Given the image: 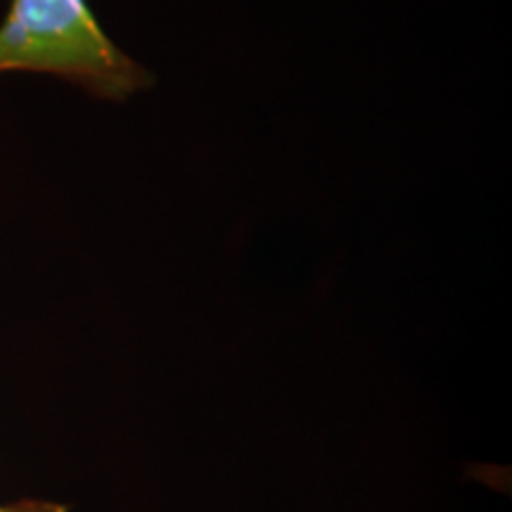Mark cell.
<instances>
[{
	"label": "cell",
	"instance_id": "6da1fadb",
	"mask_svg": "<svg viewBox=\"0 0 512 512\" xmlns=\"http://www.w3.org/2000/svg\"><path fill=\"white\" fill-rule=\"evenodd\" d=\"M53 74L107 100L150 76L102 31L86 0H12L0 24V74Z\"/></svg>",
	"mask_w": 512,
	"mask_h": 512
},
{
	"label": "cell",
	"instance_id": "7a4b0ae2",
	"mask_svg": "<svg viewBox=\"0 0 512 512\" xmlns=\"http://www.w3.org/2000/svg\"><path fill=\"white\" fill-rule=\"evenodd\" d=\"M0 512H67V508L43 501H19L15 505H0Z\"/></svg>",
	"mask_w": 512,
	"mask_h": 512
}]
</instances>
